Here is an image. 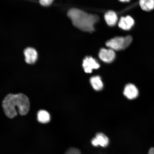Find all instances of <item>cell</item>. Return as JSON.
Returning a JSON list of instances; mask_svg holds the SVG:
<instances>
[{"label": "cell", "instance_id": "12", "mask_svg": "<svg viewBox=\"0 0 154 154\" xmlns=\"http://www.w3.org/2000/svg\"><path fill=\"white\" fill-rule=\"evenodd\" d=\"M37 119L38 122L42 124H46L51 120V116L47 111L41 110L38 111L37 114Z\"/></svg>", "mask_w": 154, "mask_h": 154}, {"label": "cell", "instance_id": "13", "mask_svg": "<svg viewBox=\"0 0 154 154\" xmlns=\"http://www.w3.org/2000/svg\"><path fill=\"white\" fill-rule=\"evenodd\" d=\"M95 137L99 145L103 147H106L108 145L109 138L104 134L99 133L96 134Z\"/></svg>", "mask_w": 154, "mask_h": 154}, {"label": "cell", "instance_id": "17", "mask_svg": "<svg viewBox=\"0 0 154 154\" xmlns=\"http://www.w3.org/2000/svg\"><path fill=\"white\" fill-rule=\"evenodd\" d=\"M148 154H154V148L151 147L149 150Z\"/></svg>", "mask_w": 154, "mask_h": 154}, {"label": "cell", "instance_id": "14", "mask_svg": "<svg viewBox=\"0 0 154 154\" xmlns=\"http://www.w3.org/2000/svg\"><path fill=\"white\" fill-rule=\"evenodd\" d=\"M65 154H81V153L78 149L72 148L67 150Z\"/></svg>", "mask_w": 154, "mask_h": 154}, {"label": "cell", "instance_id": "9", "mask_svg": "<svg viewBox=\"0 0 154 154\" xmlns=\"http://www.w3.org/2000/svg\"><path fill=\"white\" fill-rule=\"evenodd\" d=\"M104 18L106 22L109 26H115L118 20V17L114 11H109L105 14Z\"/></svg>", "mask_w": 154, "mask_h": 154}, {"label": "cell", "instance_id": "2", "mask_svg": "<svg viewBox=\"0 0 154 154\" xmlns=\"http://www.w3.org/2000/svg\"><path fill=\"white\" fill-rule=\"evenodd\" d=\"M67 15L75 26L83 31L89 32L94 31V25L99 19L97 15L89 14L77 8L69 10Z\"/></svg>", "mask_w": 154, "mask_h": 154}, {"label": "cell", "instance_id": "11", "mask_svg": "<svg viewBox=\"0 0 154 154\" xmlns=\"http://www.w3.org/2000/svg\"><path fill=\"white\" fill-rule=\"evenodd\" d=\"M139 5L142 10L151 11L154 9V0H141L139 1Z\"/></svg>", "mask_w": 154, "mask_h": 154}, {"label": "cell", "instance_id": "15", "mask_svg": "<svg viewBox=\"0 0 154 154\" xmlns=\"http://www.w3.org/2000/svg\"><path fill=\"white\" fill-rule=\"evenodd\" d=\"M53 2V0H41L39 1L40 4L44 6H49Z\"/></svg>", "mask_w": 154, "mask_h": 154}, {"label": "cell", "instance_id": "18", "mask_svg": "<svg viewBox=\"0 0 154 154\" xmlns=\"http://www.w3.org/2000/svg\"><path fill=\"white\" fill-rule=\"evenodd\" d=\"M120 1L124 2H130V1H126H126Z\"/></svg>", "mask_w": 154, "mask_h": 154}, {"label": "cell", "instance_id": "8", "mask_svg": "<svg viewBox=\"0 0 154 154\" xmlns=\"http://www.w3.org/2000/svg\"><path fill=\"white\" fill-rule=\"evenodd\" d=\"M24 54L26 57V62L29 64H33L37 60L38 53L33 48H27L25 50Z\"/></svg>", "mask_w": 154, "mask_h": 154}, {"label": "cell", "instance_id": "3", "mask_svg": "<svg viewBox=\"0 0 154 154\" xmlns=\"http://www.w3.org/2000/svg\"><path fill=\"white\" fill-rule=\"evenodd\" d=\"M132 41V36L128 35L125 37H116L112 38L106 43V45L111 49L115 51L124 50L130 45Z\"/></svg>", "mask_w": 154, "mask_h": 154}, {"label": "cell", "instance_id": "5", "mask_svg": "<svg viewBox=\"0 0 154 154\" xmlns=\"http://www.w3.org/2000/svg\"><path fill=\"white\" fill-rule=\"evenodd\" d=\"M124 95L128 99L134 100L138 97L139 91L137 88L134 84H128L125 86L124 92Z\"/></svg>", "mask_w": 154, "mask_h": 154}, {"label": "cell", "instance_id": "4", "mask_svg": "<svg viewBox=\"0 0 154 154\" xmlns=\"http://www.w3.org/2000/svg\"><path fill=\"white\" fill-rule=\"evenodd\" d=\"M83 67L85 72L87 73H90L94 69L99 68L100 65L92 57H86L83 61Z\"/></svg>", "mask_w": 154, "mask_h": 154}, {"label": "cell", "instance_id": "7", "mask_svg": "<svg viewBox=\"0 0 154 154\" xmlns=\"http://www.w3.org/2000/svg\"><path fill=\"white\" fill-rule=\"evenodd\" d=\"M134 24V19L128 15L121 17L118 23L119 27L125 30H129L131 29Z\"/></svg>", "mask_w": 154, "mask_h": 154}, {"label": "cell", "instance_id": "16", "mask_svg": "<svg viewBox=\"0 0 154 154\" xmlns=\"http://www.w3.org/2000/svg\"><path fill=\"white\" fill-rule=\"evenodd\" d=\"M91 143L92 145L94 146H95V147H97V146H99V144H98L97 140H96V137L92 139Z\"/></svg>", "mask_w": 154, "mask_h": 154}, {"label": "cell", "instance_id": "10", "mask_svg": "<svg viewBox=\"0 0 154 154\" xmlns=\"http://www.w3.org/2000/svg\"><path fill=\"white\" fill-rule=\"evenodd\" d=\"M90 82L92 88L96 91H99L103 89V85L100 77L96 76L91 77Z\"/></svg>", "mask_w": 154, "mask_h": 154}, {"label": "cell", "instance_id": "1", "mask_svg": "<svg viewBox=\"0 0 154 154\" xmlns=\"http://www.w3.org/2000/svg\"><path fill=\"white\" fill-rule=\"evenodd\" d=\"M16 107L20 115L27 114L30 108L28 97L23 94H9L6 96L3 100L2 107L5 115L9 118L13 119L17 115Z\"/></svg>", "mask_w": 154, "mask_h": 154}, {"label": "cell", "instance_id": "6", "mask_svg": "<svg viewBox=\"0 0 154 154\" xmlns=\"http://www.w3.org/2000/svg\"><path fill=\"white\" fill-rule=\"evenodd\" d=\"M115 56V51L111 49H107L103 48L99 54L100 58L103 62L107 63H110L114 60Z\"/></svg>", "mask_w": 154, "mask_h": 154}]
</instances>
